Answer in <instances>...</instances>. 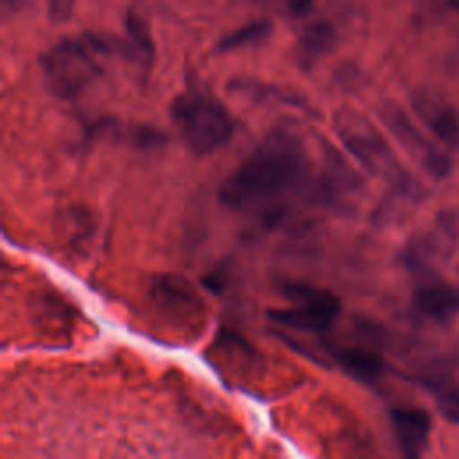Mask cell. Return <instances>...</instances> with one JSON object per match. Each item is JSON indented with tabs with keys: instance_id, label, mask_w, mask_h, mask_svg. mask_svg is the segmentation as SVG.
I'll return each mask as SVG.
<instances>
[{
	"instance_id": "1",
	"label": "cell",
	"mask_w": 459,
	"mask_h": 459,
	"mask_svg": "<svg viewBox=\"0 0 459 459\" xmlns=\"http://www.w3.org/2000/svg\"><path fill=\"white\" fill-rule=\"evenodd\" d=\"M308 167L303 140L290 129H273L226 178L219 199L235 212L267 206L296 188Z\"/></svg>"
},
{
	"instance_id": "2",
	"label": "cell",
	"mask_w": 459,
	"mask_h": 459,
	"mask_svg": "<svg viewBox=\"0 0 459 459\" xmlns=\"http://www.w3.org/2000/svg\"><path fill=\"white\" fill-rule=\"evenodd\" d=\"M113 43L99 34L65 38L41 57V77L47 91L59 100L82 95L106 70Z\"/></svg>"
},
{
	"instance_id": "3",
	"label": "cell",
	"mask_w": 459,
	"mask_h": 459,
	"mask_svg": "<svg viewBox=\"0 0 459 459\" xmlns=\"http://www.w3.org/2000/svg\"><path fill=\"white\" fill-rule=\"evenodd\" d=\"M335 131L350 154L373 176L391 186V197L407 204L423 199V185L402 165L385 136L364 117L341 113L335 118Z\"/></svg>"
},
{
	"instance_id": "4",
	"label": "cell",
	"mask_w": 459,
	"mask_h": 459,
	"mask_svg": "<svg viewBox=\"0 0 459 459\" xmlns=\"http://www.w3.org/2000/svg\"><path fill=\"white\" fill-rule=\"evenodd\" d=\"M170 120L181 142L195 156L217 152L237 129L231 111L217 97L197 88H188L174 97Z\"/></svg>"
},
{
	"instance_id": "5",
	"label": "cell",
	"mask_w": 459,
	"mask_h": 459,
	"mask_svg": "<svg viewBox=\"0 0 459 459\" xmlns=\"http://www.w3.org/2000/svg\"><path fill=\"white\" fill-rule=\"evenodd\" d=\"M285 296L292 301L289 307L267 312L269 319L280 326L323 332L335 323L341 312L339 298L326 289L307 283H287Z\"/></svg>"
},
{
	"instance_id": "6",
	"label": "cell",
	"mask_w": 459,
	"mask_h": 459,
	"mask_svg": "<svg viewBox=\"0 0 459 459\" xmlns=\"http://www.w3.org/2000/svg\"><path fill=\"white\" fill-rule=\"evenodd\" d=\"M382 120L403 145V149L421 165V169H425L432 179L439 181L450 176L452 160L446 151L425 136L403 109L389 104L382 109Z\"/></svg>"
},
{
	"instance_id": "7",
	"label": "cell",
	"mask_w": 459,
	"mask_h": 459,
	"mask_svg": "<svg viewBox=\"0 0 459 459\" xmlns=\"http://www.w3.org/2000/svg\"><path fill=\"white\" fill-rule=\"evenodd\" d=\"M459 238V224L454 213L441 212L434 222L407 244L403 262L412 273L429 276L436 264L445 262Z\"/></svg>"
},
{
	"instance_id": "8",
	"label": "cell",
	"mask_w": 459,
	"mask_h": 459,
	"mask_svg": "<svg viewBox=\"0 0 459 459\" xmlns=\"http://www.w3.org/2000/svg\"><path fill=\"white\" fill-rule=\"evenodd\" d=\"M412 106L423 126L436 142L445 149H459V111L436 93L420 91L412 99Z\"/></svg>"
},
{
	"instance_id": "9",
	"label": "cell",
	"mask_w": 459,
	"mask_h": 459,
	"mask_svg": "<svg viewBox=\"0 0 459 459\" xmlns=\"http://www.w3.org/2000/svg\"><path fill=\"white\" fill-rule=\"evenodd\" d=\"M412 303L423 317L437 325H446L459 316V285L430 274L423 276V281L412 294Z\"/></svg>"
},
{
	"instance_id": "10",
	"label": "cell",
	"mask_w": 459,
	"mask_h": 459,
	"mask_svg": "<svg viewBox=\"0 0 459 459\" xmlns=\"http://www.w3.org/2000/svg\"><path fill=\"white\" fill-rule=\"evenodd\" d=\"M389 420L402 452L407 457H420L429 446L432 430L429 412L416 407H394L389 412Z\"/></svg>"
},
{
	"instance_id": "11",
	"label": "cell",
	"mask_w": 459,
	"mask_h": 459,
	"mask_svg": "<svg viewBox=\"0 0 459 459\" xmlns=\"http://www.w3.org/2000/svg\"><path fill=\"white\" fill-rule=\"evenodd\" d=\"M332 355L339 368L357 382L373 385L384 377L385 362L378 353L371 350L360 346H344L333 348Z\"/></svg>"
},
{
	"instance_id": "12",
	"label": "cell",
	"mask_w": 459,
	"mask_h": 459,
	"mask_svg": "<svg viewBox=\"0 0 459 459\" xmlns=\"http://www.w3.org/2000/svg\"><path fill=\"white\" fill-rule=\"evenodd\" d=\"M127 57L140 68L149 70L154 63V43L147 22L134 11L126 16V41L122 43Z\"/></svg>"
},
{
	"instance_id": "13",
	"label": "cell",
	"mask_w": 459,
	"mask_h": 459,
	"mask_svg": "<svg viewBox=\"0 0 459 459\" xmlns=\"http://www.w3.org/2000/svg\"><path fill=\"white\" fill-rule=\"evenodd\" d=\"M337 34L328 22H314L307 25L298 39V59L299 65L310 68L321 59L335 43Z\"/></svg>"
},
{
	"instance_id": "14",
	"label": "cell",
	"mask_w": 459,
	"mask_h": 459,
	"mask_svg": "<svg viewBox=\"0 0 459 459\" xmlns=\"http://www.w3.org/2000/svg\"><path fill=\"white\" fill-rule=\"evenodd\" d=\"M152 294L160 307L178 312L186 310L192 312L195 308L197 298L190 289L188 281L179 276H158L152 283Z\"/></svg>"
},
{
	"instance_id": "15",
	"label": "cell",
	"mask_w": 459,
	"mask_h": 459,
	"mask_svg": "<svg viewBox=\"0 0 459 459\" xmlns=\"http://www.w3.org/2000/svg\"><path fill=\"white\" fill-rule=\"evenodd\" d=\"M271 32V25L267 22H253L247 23L240 29H237L235 32L228 34L226 38H222L217 45L219 52H230V50H238L249 45H256L260 41H264Z\"/></svg>"
},
{
	"instance_id": "16",
	"label": "cell",
	"mask_w": 459,
	"mask_h": 459,
	"mask_svg": "<svg viewBox=\"0 0 459 459\" xmlns=\"http://www.w3.org/2000/svg\"><path fill=\"white\" fill-rule=\"evenodd\" d=\"M434 393L441 418L448 423L459 425V382H445L434 387Z\"/></svg>"
},
{
	"instance_id": "17",
	"label": "cell",
	"mask_w": 459,
	"mask_h": 459,
	"mask_svg": "<svg viewBox=\"0 0 459 459\" xmlns=\"http://www.w3.org/2000/svg\"><path fill=\"white\" fill-rule=\"evenodd\" d=\"M256 2L289 18L305 16L314 4V0H256Z\"/></svg>"
},
{
	"instance_id": "18",
	"label": "cell",
	"mask_w": 459,
	"mask_h": 459,
	"mask_svg": "<svg viewBox=\"0 0 459 459\" xmlns=\"http://www.w3.org/2000/svg\"><path fill=\"white\" fill-rule=\"evenodd\" d=\"M74 5H75V0H47L48 16L54 22H65L72 14Z\"/></svg>"
},
{
	"instance_id": "19",
	"label": "cell",
	"mask_w": 459,
	"mask_h": 459,
	"mask_svg": "<svg viewBox=\"0 0 459 459\" xmlns=\"http://www.w3.org/2000/svg\"><path fill=\"white\" fill-rule=\"evenodd\" d=\"M29 0H0L2 14H14L27 5Z\"/></svg>"
}]
</instances>
